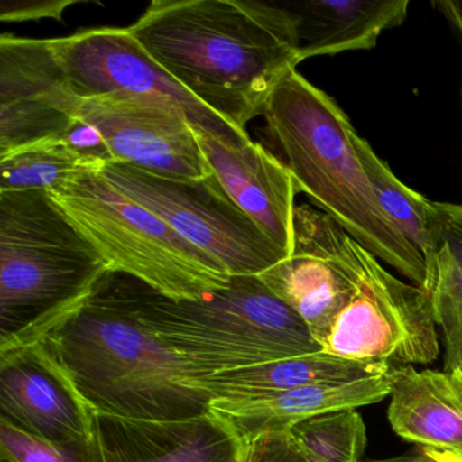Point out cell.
<instances>
[{
  "label": "cell",
  "instance_id": "1",
  "mask_svg": "<svg viewBox=\"0 0 462 462\" xmlns=\"http://www.w3.org/2000/svg\"><path fill=\"white\" fill-rule=\"evenodd\" d=\"M128 29L197 101L242 132L301 63L299 21L278 2L153 0Z\"/></svg>",
  "mask_w": 462,
  "mask_h": 462
},
{
  "label": "cell",
  "instance_id": "2",
  "mask_svg": "<svg viewBox=\"0 0 462 462\" xmlns=\"http://www.w3.org/2000/svg\"><path fill=\"white\" fill-rule=\"evenodd\" d=\"M137 278L109 272L40 345L96 412L174 420L210 411L196 367L140 315Z\"/></svg>",
  "mask_w": 462,
  "mask_h": 462
},
{
  "label": "cell",
  "instance_id": "3",
  "mask_svg": "<svg viewBox=\"0 0 462 462\" xmlns=\"http://www.w3.org/2000/svg\"><path fill=\"white\" fill-rule=\"evenodd\" d=\"M263 117L299 193L424 291L426 262L381 209L354 144L356 131L342 107L296 69L275 88Z\"/></svg>",
  "mask_w": 462,
  "mask_h": 462
},
{
  "label": "cell",
  "instance_id": "4",
  "mask_svg": "<svg viewBox=\"0 0 462 462\" xmlns=\"http://www.w3.org/2000/svg\"><path fill=\"white\" fill-rule=\"evenodd\" d=\"M107 272L48 191H0V354L40 342Z\"/></svg>",
  "mask_w": 462,
  "mask_h": 462
},
{
  "label": "cell",
  "instance_id": "5",
  "mask_svg": "<svg viewBox=\"0 0 462 462\" xmlns=\"http://www.w3.org/2000/svg\"><path fill=\"white\" fill-rule=\"evenodd\" d=\"M144 323L201 377L324 351L305 321L259 275H231L202 300H175L137 280Z\"/></svg>",
  "mask_w": 462,
  "mask_h": 462
},
{
  "label": "cell",
  "instance_id": "6",
  "mask_svg": "<svg viewBox=\"0 0 462 462\" xmlns=\"http://www.w3.org/2000/svg\"><path fill=\"white\" fill-rule=\"evenodd\" d=\"M112 272L124 273L175 300H202L231 283L223 264L166 221L85 172L50 193Z\"/></svg>",
  "mask_w": 462,
  "mask_h": 462
},
{
  "label": "cell",
  "instance_id": "7",
  "mask_svg": "<svg viewBox=\"0 0 462 462\" xmlns=\"http://www.w3.org/2000/svg\"><path fill=\"white\" fill-rule=\"evenodd\" d=\"M323 350L393 367L434 364L439 334L423 289L404 282L354 240V289Z\"/></svg>",
  "mask_w": 462,
  "mask_h": 462
},
{
  "label": "cell",
  "instance_id": "8",
  "mask_svg": "<svg viewBox=\"0 0 462 462\" xmlns=\"http://www.w3.org/2000/svg\"><path fill=\"white\" fill-rule=\"evenodd\" d=\"M98 174L209 254L229 275H261L285 259L229 199L215 175L204 180H166L124 163L105 164Z\"/></svg>",
  "mask_w": 462,
  "mask_h": 462
},
{
  "label": "cell",
  "instance_id": "9",
  "mask_svg": "<svg viewBox=\"0 0 462 462\" xmlns=\"http://www.w3.org/2000/svg\"><path fill=\"white\" fill-rule=\"evenodd\" d=\"M53 47L80 99L123 94L161 102L182 113L196 132L212 134L234 147L251 142L247 132L208 109L167 74L129 29L78 32L53 40Z\"/></svg>",
  "mask_w": 462,
  "mask_h": 462
},
{
  "label": "cell",
  "instance_id": "10",
  "mask_svg": "<svg viewBox=\"0 0 462 462\" xmlns=\"http://www.w3.org/2000/svg\"><path fill=\"white\" fill-rule=\"evenodd\" d=\"M259 278L305 321L323 347L353 293L354 239L320 209L297 205L293 253Z\"/></svg>",
  "mask_w": 462,
  "mask_h": 462
},
{
  "label": "cell",
  "instance_id": "11",
  "mask_svg": "<svg viewBox=\"0 0 462 462\" xmlns=\"http://www.w3.org/2000/svg\"><path fill=\"white\" fill-rule=\"evenodd\" d=\"M82 99L53 40L0 37V158L64 137L80 120Z\"/></svg>",
  "mask_w": 462,
  "mask_h": 462
},
{
  "label": "cell",
  "instance_id": "12",
  "mask_svg": "<svg viewBox=\"0 0 462 462\" xmlns=\"http://www.w3.org/2000/svg\"><path fill=\"white\" fill-rule=\"evenodd\" d=\"M80 120L99 132L115 163L166 180L213 175L193 126L169 105L107 94L82 99Z\"/></svg>",
  "mask_w": 462,
  "mask_h": 462
},
{
  "label": "cell",
  "instance_id": "13",
  "mask_svg": "<svg viewBox=\"0 0 462 462\" xmlns=\"http://www.w3.org/2000/svg\"><path fill=\"white\" fill-rule=\"evenodd\" d=\"M0 419L52 442L96 437V411L40 343L0 354Z\"/></svg>",
  "mask_w": 462,
  "mask_h": 462
},
{
  "label": "cell",
  "instance_id": "14",
  "mask_svg": "<svg viewBox=\"0 0 462 462\" xmlns=\"http://www.w3.org/2000/svg\"><path fill=\"white\" fill-rule=\"evenodd\" d=\"M106 462H243L245 438L215 411L174 420L96 412Z\"/></svg>",
  "mask_w": 462,
  "mask_h": 462
},
{
  "label": "cell",
  "instance_id": "15",
  "mask_svg": "<svg viewBox=\"0 0 462 462\" xmlns=\"http://www.w3.org/2000/svg\"><path fill=\"white\" fill-rule=\"evenodd\" d=\"M196 134L202 155L229 199L289 258L299 189L288 166L258 143L234 147L212 134Z\"/></svg>",
  "mask_w": 462,
  "mask_h": 462
},
{
  "label": "cell",
  "instance_id": "16",
  "mask_svg": "<svg viewBox=\"0 0 462 462\" xmlns=\"http://www.w3.org/2000/svg\"><path fill=\"white\" fill-rule=\"evenodd\" d=\"M394 370L358 381L291 389L261 399L213 400L210 410L228 419L242 437L273 430H291L300 421L337 411L377 404L389 397Z\"/></svg>",
  "mask_w": 462,
  "mask_h": 462
},
{
  "label": "cell",
  "instance_id": "17",
  "mask_svg": "<svg viewBox=\"0 0 462 462\" xmlns=\"http://www.w3.org/2000/svg\"><path fill=\"white\" fill-rule=\"evenodd\" d=\"M285 5L299 21L300 56L304 61L372 50L383 32L404 23L410 0H305Z\"/></svg>",
  "mask_w": 462,
  "mask_h": 462
},
{
  "label": "cell",
  "instance_id": "18",
  "mask_svg": "<svg viewBox=\"0 0 462 462\" xmlns=\"http://www.w3.org/2000/svg\"><path fill=\"white\" fill-rule=\"evenodd\" d=\"M392 369L393 366L388 364L340 358L320 351L213 373L199 377L197 385L209 396L210 402H239L261 399L304 386L351 383L383 374Z\"/></svg>",
  "mask_w": 462,
  "mask_h": 462
},
{
  "label": "cell",
  "instance_id": "19",
  "mask_svg": "<svg viewBox=\"0 0 462 462\" xmlns=\"http://www.w3.org/2000/svg\"><path fill=\"white\" fill-rule=\"evenodd\" d=\"M389 399L386 415L400 438L462 456V410L450 375L411 365L396 367Z\"/></svg>",
  "mask_w": 462,
  "mask_h": 462
},
{
  "label": "cell",
  "instance_id": "20",
  "mask_svg": "<svg viewBox=\"0 0 462 462\" xmlns=\"http://www.w3.org/2000/svg\"><path fill=\"white\" fill-rule=\"evenodd\" d=\"M432 250L424 291L442 334L443 373L462 364V205L435 202Z\"/></svg>",
  "mask_w": 462,
  "mask_h": 462
},
{
  "label": "cell",
  "instance_id": "21",
  "mask_svg": "<svg viewBox=\"0 0 462 462\" xmlns=\"http://www.w3.org/2000/svg\"><path fill=\"white\" fill-rule=\"evenodd\" d=\"M362 166L377 194L378 204L386 217L402 232L419 255L429 261L432 250V226L437 207L421 194L402 182L389 169L388 164L378 158L366 140L358 134L354 139Z\"/></svg>",
  "mask_w": 462,
  "mask_h": 462
},
{
  "label": "cell",
  "instance_id": "22",
  "mask_svg": "<svg viewBox=\"0 0 462 462\" xmlns=\"http://www.w3.org/2000/svg\"><path fill=\"white\" fill-rule=\"evenodd\" d=\"M98 164L80 155L64 137L44 140L0 158V191H56Z\"/></svg>",
  "mask_w": 462,
  "mask_h": 462
},
{
  "label": "cell",
  "instance_id": "23",
  "mask_svg": "<svg viewBox=\"0 0 462 462\" xmlns=\"http://www.w3.org/2000/svg\"><path fill=\"white\" fill-rule=\"evenodd\" d=\"M291 431L308 462H361L367 445L366 424L356 410L315 416Z\"/></svg>",
  "mask_w": 462,
  "mask_h": 462
},
{
  "label": "cell",
  "instance_id": "24",
  "mask_svg": "<svg viewBox=\"0 0 462 462\" xmlns=\"http://www.w3.org/2000/svg\"><path fill=\"white\" fill-rule=\"evenodd\" d=\"M0 453L14 462H106L98 435L88 439L52 442L34 437L0 419Z\"/></svg>",
  "mask_w": 462,
  "mask_h": 462
},
{
  "label": "cell",
  "instance_id": "25",
  "mask_svg": "<svg viewBox=\"0 0 462 462\" xmlns=\"http://www.w3.org/2000/svg\"><path fill=\"white\" fill-rule=\"evenodd\" d=\"M243 438V462H308L291 430H273Z\"/></svg>",
  "mask_w": 462,
  "mask_h": 462
},
{
  "label": "cell",
  "instance_id": "26",
  "mask_svg": "<svg viewBox=\"0 0 462 462\" xmlns=\"http://www.w3.org/2000/svg\"><path fill=\"white\" fill-rule=\"evenodd\" d=\"M75 0H4L0 7L2 23L56 20L63 23V15Z\"/></svg>",
  "mask_w": 462,
  "mask_h": 462
},
{
  "label": "cell",
  "instance_id": "27",
  "mask_svg": "<svg viewBox=\"0 0 462 462\" xmlns=\"http://www.w3.org/2000/svg\"><path fill=\"white\" fill-rule=\"evenodd\" d=\"M432 5L456 29L457 33L459 34L462 40V0H439V2H434Z\"/></svg>",
  "mask_w": 462,
  "mask_h": 462
},
{
  "label": "cell",
  "instance_id": "28",
  "mask_svg": "<svg viewBox=\"0 0 462 462\" xmlns=\"http://www.w3.org/2000/svg\"><path fill=\"white\" fill-rule=\"evenodd\" d=\"M420 450L435 462H462L461 454L453 453V451L430 448H421Z\"/></svg>",
  "mask_w": 462,
  "mask_h": 462
},
{
  "label": "cell",
  "instance_id": "29",
  "mask_svg": "<svg viewBox=\"0 0 462 462\" xmlns=\"http://www.w3.org/2000/svg\"><path fill=\"white\" fill-rule=\"evenodd\" d=\"M366 462H435L431 458L426 456L423 451L419 453L404 454V456L393 457V458L385 459H369Z\"/></svg>",
  "mask_w": 462,
  "mask_h": 462
},
{
  "label": "cell",
  "instance_id": "30",
  "mask_svg": "<svg viewBox=\"0 0 462 462\" xmlns=\"http://www.w3.org/2000/svg\"><path fill=\"white\" fill-rule=\"evenodd\" d=\"M450 375L451 383H453L454 392H456L457 400H458L459 407L462 410V381H459L458 378L454 377V375Z\"/></svg>",
  "mask_w": 462,
  "mask_h": 462
},
{
  "label": "cell",
  "instance_id": "31",
  "mask_svg": "<svg viewBox=\"0 0 462 462\" xmlns=\"http://www.w3.org/2000/svg\"><path fill=\"white\" fill-rule=\"evenodd\" d=\"M454 377L458 378L459 381H462V366H459L458 369L454 370V372L450 373Z\"/></svg>",
  "mask_w": 462,
  "mask_h": 462
},
{
  "label": "cell",
  "instance_id": "32",
  "mask_svg": "<svg viewBox=\"0 0 462 462\" xmlns=\"http://www.w3.org/2000/svg\"><path fill=\"white\" fill-rule=\"evenodd\" d=\"M0 462H14L12 458H9V457L5 456V454L0 453Z\"/></svg>",
  "mask_w": 462,
  "mask_h": 462
},
{
  "label": "cell",
  "instance_id": "33",
  "mask_svg": "<svg viewBox=\"0 0 462 462\" xmlns=\"http://www.w3.org/2000/svg\"><path fill=\"white\" fill-rule=\"evenodd\" d=\"M461 96H462V90H461Z\"/></svg>",
  "mask_w": 462,
  "mask_h": 462
},
{
  "label": "cell",
  "instance_id": "34",
  "mask_svg": "<svg viewBox=\"0 0 462 462\" xmlns=\"http://www.w3.org/2000/svg\"><path fill=\"white\" fill-rule=\"evenodd\" d=\"M461 366H462V364H461Z\"/></svg>",
  "mask_w": 462,
  "mask_h": 462
}]
</instances>
